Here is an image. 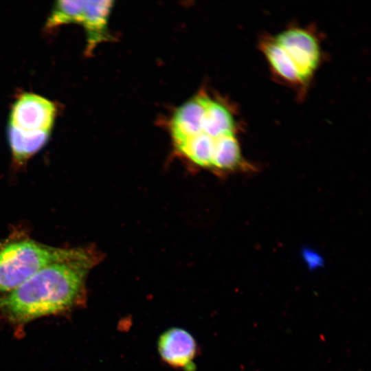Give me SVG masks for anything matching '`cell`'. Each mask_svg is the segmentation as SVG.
Instances as JSON below:
<instances>
[{"label":"cell","instance_id":"cell-8","mask_svg":"<svg viewBox=\"0 0 371 371\" xmlns=\"http://www.w3.org/2000/svg\"><path fill=\"white\" fill-rule=\"evenodd\" d=\"M7 134L13 164L21 168L46 144L51 132L26 131L8 124Z\"/></svg>","mask_w":371,"mask_h":371},{"label":"cell","instance_id":"cell-10","mask_svg":"<svg viewBox=\"0 0 371 371\" xmlns=\"http://www.w3.org/2000/svg\"><path fill=\"white\" fill-rule=\"evenodd\" d=\"M236 121L232 111L222 102L207 98L202 132L214 139L235 135Z\"/></svg>","mask_w":371,"mask_h":371},{"label":"cell","instance_id":"cell-2","mask_svg":"<svg viewBox=\"0 0 371 371\" xmlns=\"http://www.w3.org/2000/svg\"><path fill=\"white\" fill-rule=\"evenodd\" d=\"M71 249L45 245L19 229L0 238V297L45 266L68 255Z\"/></svg>","mask_w":371,"mask_h":371},{"label":"cell","instance_id":"cell-12","mask_svg":"<svg viewBox=\"0 0 371 371\" xmlns=\"http://www.w3.org/2000/svg\"><path fill=\"white\" fill-rule=\"evenodd\" d=\"M240 145L235 135L216 139L211 171L224 173L238 170L245 166Z\"/></svg>","mask_w":371,"mask_h":371},{"label":"cell","instance_id":"cell-5","mask_svg":"<svg viewBox=\"0 0 371 371\" xmlns=\"http://www.w3.org/2000/svg\"><path fill=\"white\" fill-rule=\"evenodd\" d=\"M56 105L40 95L24 92L15 99L8 124L23 131L52 132L57 115Z\"/></svg>","mask_w":371,"mask_h":371},{"label":"cell","instance_id":"cell-4","mask_svg":"<svg viewBox=\"0 0 371 371\" xmlns=\"http://www.w3.org/2000/svg\"><path fill=\"white\" fill-rule=\"evenodd\" d=\"M289 56L304 83L316 71L321 60L319 41L310 30L291 27L273 37Z\"/></svg>","mask_w":371,"mask_h":371},{"label":"cell","instance_id":"cell-3","mask_svg":"<svg viewBox=\"0 0 371 371\" xmlns=\"http://www.w3.org/2000/svg\"><path fill=\"white\" fill-rule=\"evenodd\" d=\"M110 1H58L47 19L45 28L52 30L60 25L78 23L87 33V52L108 38L107 19L111 8Z\"/></svg>","mask_w":371,"mask_h":371},{"label":"cell","instance_id":"cell-6","mask_svg":"<svg viewBox=\"0 0 371 371\" xmlns=\"http://www.w3.org/2000/svg\"><path fill=\"white\" fill-rule=\"evenodd\" d=\"M157 351L162 361L183 371L195 370L199 347L194 337L186 330L173 327L159 337Z\"/></svg>","mask_w":371,"mask_h":371},{"label":"cell","instance_id":"cell-7","mask_svg":"<svg viewBox=\"0 0 371 371\" xmlns=\"http://www.w3.org/2000/svg\"><path fill=\"white\" fill-rule=\"evenodd\" d=\"M207 98L205 94L197 95L175 111L170 126L174 145L202 132Z\"/></svg>","mask_w":371,"mask_h":371},{"label":"cell","instance_id":"cell-1","mask_svg":"<svg viewBox=\"0 0 371 371\" xmlns=\"http://www.w3.org/2000/svg\"><path fill=\"white\" fill-rule=\"evenodd\" d=\"M102 260L95 247H72L68 255L45 266L0 297V315L19 328L40 317L68 313L85 304L86 281Z\"/></svg>","mask_w":371,"mask_h":371},{"label":"cell","instance_id":"cell-9","mask_svg":"<svg viewBox=\"0 0 371 371\" xmlns=\"http://www.w3.org/2000/svg\"><path fill=\"white\" fill-rule=\"evenodd\" d=\"M216 139L201 132L174 146L177 153L190 165L211 170Z\"/></svg>","mask_w":371,"mask_h":371},{"label":"cell","instance_id":"cell-11","mask_svg":"<svg viewBox=\"0 0 371 371\" xmlns=\"http://www.w3.org/2000/svg\"><path fill=\"white\" fill-rule=\"evenodd\" d=\"M260 49L278 77L292 85L305 84L289 56L273 38L262 39Z\"/></svg>","mask_w":371,"mask_h":371}]
</instances>
